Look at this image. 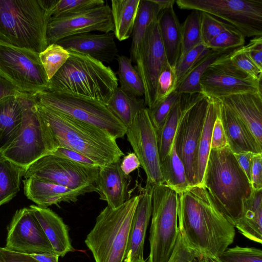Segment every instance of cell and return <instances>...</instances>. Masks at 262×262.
<instances>
[{"label": "cell", "mask_w": 262, "mask_h": 262, "mask_svg": "<svg viewBox=\"0 0 262 262\" xmlns=\"http://www.w3.org/2000/svg\"><path fill=\"white\" fill-rule=\"evenodd\" d=\"M178 194V229L184 242L199 257H216L233 243L234 226L203 185L191 186Z\"/></svg>", "instance_id": "6da1fadb"}, {"label": "cell", "mask_w": 262, "mask_h": 262, "mask_svg": "<svg viewBox=\"0 0 262 262\" xmlns=\"http://www.w3.org/2000/svg\"><path fill=\"white\" fill-rule=\"evenodd\" d=\"M36 108L57 146L89 158L99 167L121 160L124 154L116 139L94 126L58 113L36 103Z\"/></svg>", "instance_id": "7a4b0ae2"}, {"label": "cell", "mask_w": 262, "mask_h": 262, "mask_svg": "<svg viewBox=\"0 0 262 262\" xmlns=\"http://www.w3.org/2000/svg\"><path fill=\"white\" fill-rule=\"evenodd\" d=\"M202 185L220 211L234 226L253 189L228 145L210 150Z\"/></svg>", "instance_id": "3957f363"}, {"label": "cell", "mask_w": 262, "mask_h": 262, "mask_svg": "<svg viewBox=\"0 0 262 262\" xmlns=\"http://www.w3.org/2000/svg\"><path fill=\"white\" fill-rule=\"evenodd\" d=\"M68 51L69 58L49 80L48 91L106 104L118 87L116 74L110 67L89 55Z\"/></svg>", "instance_id": "277c9868"}, {"label": "cell", "mask_w": 262, "mask_h": 262, "mask_svg": "<svg viewBox=\"0 0 262 262\" xmlns=\"http://www.w3.org/2000/svg\"><path fill=\"white\" fill-rule=\"evenodd\" d=\"M50 18L45 0H0V43L40 53Z\"/></svg>", "instance_id": "5b68a950"}, {"label": "cell", "mask_w": 262, "mask_h": 262, "mask_svg": "<svg viewBox=\"0 0 262 262\" xmlns=\"http://www.w3.org/2000/svg\"><path fill=\"white\" fill-rule=\"evenodd\" d=\"M139 198L134 196L116 209L107 206L97 216L84 241L95 262H123Z\"/></svg>", "instance_id": "8992f818"}, {"label": "cell", "mask_w": 262, "mask_h": 262, "mask_svg": "<svg viewBox=\"0 0 262 262\" xmlns=\"http://www.w3.org/2000/svg\"><path fill=\"white\" fill-rule=\"evenodd\" d=\"M23 123L17 138L0 155L25 169L35 161L52 154L57 147L38 114L32 94L19 96Z\"/></svg>", "instance_id": "52a82bcc"}, {"label": "cell", "mask_w": 262, "mask_h": 262, "mask_svg": "<svg viewBox=\"0 0 262 262\" xmlns=\"http://www.w3.org/2000/svg\"><path fill=\"white\" fill-rule=\"evenodd\" d=\"M150 191L152 211L147 262H169L179 233L178 194L165 184L153 185Z\"/></svg>", "instance_id": "ba28073f"}, {"label": "cell", "mask_w": 262, "mask_h": 262, "mask_svg": "<svg viewBox=\"0 0 262 262\" xmlns=\"http://www.w3.org/2000/svg\"><path fill=\"white\" fill-rule=\"evenodd\" d=\"M32 97L38 104L101 129L116 139L126 134L127 127L103 103L48 91L34 94Z\"/></svg>", "instance_id": "9c48e42d"}, {"label": "cell", "mask_w": 262, "mask_h": 262, "mask_svg": "<svg viewBox=\"0 0 262 262\" xmlns=\"http://www.w3.org/2000/svg\"><path fill=\"white\" fill-rule=\"evenodd\" d=\"M181 116L174 137L176 149L182 161L190 186L196 185L198 143L209 98L201 93L180 95Z\"/></svg>", "instance_id": "30bf717a"}, {"label": "cell", "mask_w": 262, "mask_h": 262, "mask_svg": "<svg viewBox=\"0 0 262 262\" xmlns=\"http://www.w3.org/2000/svg\"><path fill=\"white\" fill-rule=\"evenodd\" d=\"M179 8L206 12L225 21L245 37L262 36L261 0H177Z\"/></svg>", "instance_id": "8fae6325"}, {"label": "cell", "mask_w": 262, "mask_h": 262, "mask_svg": "<svg viewBox=\"0 0 262 262\" xmlns=\"http://www.w3.org/2000/svg\"><path fill=\"white\" fill-rule=\"evenodd\" d=\"M39 54L0 43V76L22 93L48 91L49 80Z\"/></svg>", "instance_id": "7c38bea8"}, {"label": "cell", "mask_w": 262, "mask_h": 262, "mask_svg": "<svg viewBox=\"0 0 262 262\" xmlns=\"http://www.w3.org/2000/svg\"><path fill=\"white\" fill-rule=\"evenodd\" d=\"M99 169V167L85 166L49 154L29 166L25 170L24 177L37 178L73 190L96 188Z\"/></svg>", "instance_id": "4fadbf2b"}, {"label": "cell", "mask_w": 262, "mask_h": 262, "mask_svg": "<svg viewBox=\"0 0 262 262\" xmlns=\"http://www.w3.org/2000/svg\"><path fill=\"white\" fill-rule=\"evenodd\" d=\"M111 7L98 6L56 17H51L46 32L48 45L71 36L99 31L114 32Z\"/></svg>", "instance_id": "5bb4252c"}, {"label": "cell", "mask_w": 262, "mask_h": 262, "mask_svg": "<svg viewBox=\"0 0 262 262\" xmlns=\"http://www.w3.org/2000/svg\"><path fill=\"white\" fill-rule=\"evenodd\" d=\"M229 54L204 72L200 81L202 94L209 98L218 99L245 93H262L261 79H253L237 70L230 62Z\"/></svg>", "instance_id": "9a60e30c"}, {"label": "cell", "mask_w": 262, "mask_h": 262, "mask_svg": "<svg viewBox=\"0 0 262 262\" xmlns=\"http://www.w3.org/2000/svg\"><path fill=\"white\" fill-rule=\"evenodd\" d=\"M127 139L146 176L147 187L164 184L161 170L157 137L147 107L136 114L127 128Z\"/></svg>", "instance_id": "2e32d148"}, {"label": "cell", "mask_w": 262, "mask_h": 262, "mask_svg": "<svg viewBox=\"0 0 262 262\" xmlns=\"http://www.w3.org/2000/svg\"><path fill=\"white\" fill-rule=\"evenodd\" d=\"M134 63L143 81L145 105L151 108L156 104L158 77L168 63L157 19L147 28Z\"/></svg>", "instance_id": "e0dca14e"}, {"label": "cell", "mask_w": 262, "mask_h": 262, "mask_svg": "<svg viewBox=\"0 0 262 262\" xmlns=\"http://www.w3.org/2000/svg\"><path fill=\"white\" fill-rule=\"evenodd\" d=\"M6 242V248L19 253L55 254L29 207L18 209L15 212L7 228Z\"/></svg>", "instance_id": "ac0fdd59"}, {"label": "cell", "mask_w": 262, "mask_h": 262, "mask_svg": "<svg viewBox=\"0 0 262 262\" xmlns=\"http://www.w3.org/2000/svg\"><path fill=\"white\" fill-rule=\"evenodd\" d=\"M24 193L37 206L42 208L63 202L75 203L80 195L96 191V188L73 190L66 187L30 177L23 180Z\"/></svg>", "instance_id": "d6986e66"}, {"label": "cell", "mask_w": 262, "mask_h": 262, "mask_svg": "<svg viewBox=\"0 0 262 262\" xmlns=\"http://www.w3.org/2000/svg\"><path fill=\"white\" fill-rule=\"evenodd\" d=\"M113 32L84 33L64 38L56 43L67 50L89 55L102 63H110L118 53Z\"/></svg>", "instance_id": "ffe728a7"}, {"label": "cell", "mask_w": 262, "mask_h": 262, "mask_svg": "<svg viewBox=\"0 0 262 262\" xmlns=\"http://www.w3.org/2000/svg\"><path fill=\"white\" fill-rule=\"evenodd\" d=\"M216 99L245 124L262 147V93H245Z\"/></svg>", "instance_id": "44dd1931"}, {"label": "cell", "mask_w": 262, "mask_h": 262, "mask_svg": "<svg viewBox=\"0 0 262 262\" xmlns=\"http://www.w3.org/2000/svg\"><path fill=\"white\" fill-rule=\"evenodd\" d=\"M150 188L140 195L132 221L124 260L144 259V244L147 228L151 216Z\"/></svg>", "instance_id": "7402d4cb"}, {"label": "cell", "mask_w": 262, "mask_h": 262, "mask_svg": "<svg viewBox=\"0 0 262 262\" xmlns=\"http://www.w3.org/2000/svg\"><path fill=\"white\" fill-rule=\"evenodd\" d=\"M121 160L99 167L96 182L100 199L105 201L107 206L116 209L127 199L128 176L120 168Z\"/></svg>", "instance_id": "603a6c76"}, {"label": "cell", "mask_w": 262, "mask_h": 262, "mask_svg": "<svg viewBox=\"0 0 262 262\" xmlns=\"http://www.w3.org/2000/svg\"><path fill=\"white\" fill-rule=\"evenodd\" d=\"M29 208L39 223L56 255L63 257L67 253L74 251L68 227L59 216L48 208L35 205H31Z\"/></svg>", "instance_id": "cb8c5ba5"}, {"label": "cell", "mask_w": 262, "mask_h": 262, "mask_svg": "<svg viewBox=\"0 0 262 262\" xmlns=\"http://www.w3.org/2000/svg\"><path fill=\"white\" fill-rule=\"evenodd\" d=\"M219 102L220 116L228 145L233 153L251 151L262 154V147L258 145L249 128L229 108Z\"/></svg>", "instance_id": "d4e9b609"}, {"label": "cell", "mask_w": 262, "mask_h": 262, "mask_svg": "<svg viewBox=\"0 0 262 262\" xmlns=\"http://www.w3.org/2000/svg\"><path fill=\"white\" fill-rule=\"evenodd\" d=\"M19 96L11 95L0 99V152L17 138L21 130L23 117Z\"/></svg>", "instance_id": "484cf974"}, {"label": "cell", "mask_w": 262, "mask_h": 262, "mask_svg": "<svg viewBox=\"0 0 262 262\" xmlns=\"http://www.w3.org/2000/svg\"><path fill=\"white\" fill-rule=\"evenodd\" d=\"M157 21L167 62L174 69L181 54V24L173 7L161 11Z\"/></svg>", "instance_id": "4316f807"}, {"label": "cell", "mask_w": 262, "mask_h": 262, "mask_svg": "<svg viewBox=\"0 0 262 262\" xmlns=\"http://www.w3.org/2000/svg\"><path fill=\"white\" fill-rule=\"evenodd\" d=\"M234 226L249 239L262 243V189L253 190Z\"/></svg>", "instance_id": "83f0119b"}, {"label": "cell", "mask_w": 262, "mask_h": 262, "mask_svg": "<svg viewBox=\"0 0 262 262\" xmlns=\"http://www.w3.org/2000/svg\"><path fill=\"white\" fill-rule=\"evenodd\" d=\"M220 108L219 101L209 98L205 119L198 143L196 162V185H202L208 157L211 150V135Z\"/></svg>", "instance_id": "f1b7e54d"}, {"label": "cell", "mask_w": 262, "mask_h": 262, "mask_svg": "<svg viewBox=\"0 0 262 262\" xmlns=\"http://www.w3.org/2000/svg\"><path fill=\"white\" fill-rule=\"evenodd\" d=\"M141 0H112L111 12L115 36L123 41L132 35Z\"/></svg>", "instance_id": "f546056e"}, {"label": "cell", "mask_w": 262, "mask_h": 262, "mask_svg": "<svg viewBox=\"0 0 262 262\" xmlns=\"http://www.w3.org/2000/svg\"><path fill=\"white\" fill-rule=\"evenodd\" d=\"M112 113L127 128L137 113L145 107L144 98L132 96L118 87L106 103Z\"/></svg>", "instance_id": "4dcf8cb0"}, {"label": "cell", "mask_w": 262, "mask_h": 262, "mask_svg": "<svg viewBox=\"0 0 262 262\" xmlns=\"http://www.w3.org/2000/svg\"><path fill=\"white\" fill-rule=\"evenodd\" d=\"M234 50L235 49L223 51L210 50L208 53L199 61L179 82L174 92L179 95L202 94L200 81L204 72L212 64L224 56L229 54Z\"/></svg>", "instance_id": "1f68e13d"}, {"label": "cell", "mask_w": 262, "mask_h": 262, "mask_svg": "<svg viewBox=\"0 0 262 262\" xmlns=\"http://www.w3.org/2000/svg\"><path fill=\"white\" fill-rule=\"evenodd\" d=\"M164 183L178 194L187 191L190 187L184 165L177 155L174 139L168 154L161 162Z\"/></svg>", "instance_id": "d6a6232c"}, {"label": "cell", "mask_w": 262, "mask_h": 262, "mask_svg": "<svg viewBox=\"0 0 262 262\" xmlns=\"http://www.w3.org/2000/svg\"><path fill=\"white\" fill-rule=\"evenodd\" d=\"M161 10L153 0H141L132 34L130 59L134 62L136 54L150 24L157 19Z\"/></svg>", "instance_id": "836d02e7"}, {"label": "cell", "mask_w": 262, "mask_h": 262, "mask_svg": "<svg viewBox=\"0 0 262 262\" xmlns=\"http://www.w3.org/2000/svg\"><path fill=\"white\" fill-rule=\"evenodd\" d=\"M25 170L0 155V206L10 202L19 191Z\"/></svg>", "instance_id": "e575fe53"}, {"label": "cell", "mask_w": 262, "mask_h": 262, "mask_svg": "<svg viewBox=\"0 0 262 262\" xmlns=\"http://www.w3.org/2000/svg\"><path fill=\"white\" fill-rule=\"evenodd\" d=\"M118 70L117 74L120 89L127 94L140 98L144 96L142 79L132 60L124 55H118Z\"/></svg>", "instance_id": "d590c367"}, {"label": "cell", "mask_w": 262, "mask_h": 262, "mask_svg": "<svg viewBox=\"0 0 262 262\" xmlns=\"http://www.w3.org/2000/svg\"><path fill=\"white\" fill-rule=\"evenodd\" d=\"M180 116L181 107L179 99L171 109L161 129L157 134L160 162L171 150Z\"/></svg>", "instance_id": "8d00e7d4"}, {"label": "cell", "mask_w": 262, "mask_h": 262, "mask_svg": "<svg viewBox=\"0 0 262 262\" xmlns=\"http://www.w3.org/2000/svg\"><path fill=\"white\" fill-rule=\"evenodd\" d=\"M181 26L182 42L180 56L203 43L201 31V11L193 10Z\"/></svg>", "instance_id": "74e56055"}, {"label": "cell", "mask_w": 262, "mask_h": 262, "mask_svg": "<svg viewBox=\"0 0 262 262\" xmlns=\"http://www.w3.org/2000/svg\"><path fill=\"white\" fill-rule=\"evenodd\" d=\"M50 18L104 5L103 0H45Z\"/></svg>", "instance_id": "f35d334b"}, {"label": "cell", "mask_w": 262, "mask_h": 262, "mask_svg": "<svg viewBox=\"0 0 262 262\" xmlns=\"http://www.w3.org/2000/svg\"><path fill=\"white\" fill-rule=\"evenodd\" d=\"M41 64L50 80L66 62L70 56L69 51L55 43L49 45L39 54Z\"/></svg>", "instance_id": "ab89813d"}, {"label": "cell", "mask_w": 262, "mask_h": 262, "mask_svg": "<svg viewBox=\"0 0 262 262\" xmlns=\"http://www.w3.org/2000/svg\"><path fill=\"white\" fill-rule=\"evenodd\" d=\"M245 37L234 28L227 29L212 39L206 47L213 51H226L244 46Z\"/></svg>", "instance_id": "60d3db41"}, {"label": "cell", "mask_w": 262, "mask_h": 262, "mask_svg": "<svg viewBox=\"0 0 262 262\" xmlns=\"http://www.w3.org/2000/svg\"><path fill=\"white\" fill-rule=\"evenodd\" d=\"M209 50L205 45L202 43L180 57L174 68L177 85L193 67L208 53Z\"/></svg>", "instance_id": "b9f144b4"}, {"label": "cell", "mask_w": 262, "mask_h": 262, "mask_svg": "<svg viewBox=\"0 0 262 262\" xmlns=\"http://www.w3.org/2000/svg\"><path fill=\"white\" fill-rule=\"evenodd\" d=\"M216 257L221 262H262V251L255 247L236 246L228 248Z\"/></svg>", "instance_id": "7bdbcfd3"}, {"label": "cell", "mask_w": 262, "mask_h": 262, "mask_svg": "<svg viewBox=\"0 0 262 262\" xmlns=\"http://www.w3.org/2000/svg\"><path fill=\"white\" fill-rule=\"evenodd\" d=\"M179 97L180 95L174 91L152 108H147L156 134L161 129L171 109L178 101Z\"/></svg>", "instance_id": "ee69618b"}, {"label": "cell", "mask_w": 262, "mask_h": 262, "mask_svg": "<svg viewBox=\"0 0 262 262\" xmlns=\"http://www.w3.org/2000/svg\"><path fill=\"white\" fill-rule=\"evenodd\" d=\"M228 58L235 68L252 78H262V70L260 69L250 58L244 46L234 50L228 55Z\"/></svg>", "instance_id": "f6af8a7d"}, {"label": "cell", "mask_w": 262, "mask_h": 262, "mask_svg": "<svg viewBox=\"0 0 262 262\" xmlns=\"http://www.w3.org/2000/svg\"><path fill=\"white\" fill-rule=\"evenodd\" d=\"M234 28L205 12L201 11V31L203 43L205 46L223 31Z\"/></svg>", "instance_id": "bcb514c9"}, {"label": "cell", "mask_w": 262, "mask_h": 262, "mask_svg": "<svg viewBox=\"0 0 262 262\" xmlns=\"http://www.w3.org/2000/svg\"><path fill=\"white\" fill-rule=\"evenodd\" d=\"M177 85V81L174 69L167 63L158 78L155 105L174 92Z\"/></svg>", "instance_id": "7dc6e473"}, {"label": "cell", "mask_w": 262, "mask_h": 262, "mask_svg": "<svg viewBox=\"0 0 262 262\" xmlns=\"http://www.w3.org/2000/svg\"><path fill=\"white\" fill-rule=\"evenodd\" d=\"M51 154H53L85 166L100 167L96 162L89 158L78 152L69 148L58 147Z\"/></svg>", "instance_id": "c3c4849f"}, {"label": "cell", "mask_w": 262, "mask_h": 262, "mask_svg": "<svg viewBox=\"0 0 262 262\" xmlns=\"http://www.w3.org/2000/svg\"><path fill=\"white\" fill-rule=\"evenodd\" d=\"M228 145L227 140L220 116V108L214 121L211 135V149H219Z\"/></svg>", "instance_id": "681fc988"}, {"label": "cell", "mask_w": 262, "mask_h": 262, "mask_svg": "<svg viewBox=\"0 0 262 262\" xmlns=\"http://www.w3.org/2000/svg\"><path fill=\"white\" fill-rule=\"evenodd\" d=\"M244 48L252 61L262 70V36L254 37Z\"/></svg>", "instance_id": "f907efd6"}, {"label": "cell", "mask_w": 262, "mask_h": 262, "mask_svg": "<svg viewBox=\"0 0 262 262\" xmlns=\"http://www.w3.org/2000/svg\"><path fill=\"white\" fill-rule=\"evenodd\" d=\"M251 184L254 191L262 189V154L255 153L254 155Z\"/></svg>", "instance_id": "816d5d0a"}, {"label": "cell", "mask_w": 262, "mask_h": 262, "mask_svg": "<svg viewBox=\"0 0 262 262\" xmlns=\"http://www.w3.org/2000/svg\"><path fill=\"white\" fill-rule=\"evenodd\" d=\"M0 262H38L30 255L1 247Z\"/></svg>", "instance_id": "f5cc1de1"}, {"label": "cell", "mask_w": 262, "mask_h": 262, "mask_svg": "<svg viewBox=\"0 0 262 262\" xmlns=\"http://www.w3.org/2000/svg\"><path fill=\"white\" fill-rule=\"evenodd\" d=\"M255 154V153L251 151H245L238 154H233L238 164L245 173L250 183L251 180V171Z\"/></svg>", "instance_id": "db71d44e"}, {"label": "cell", "mask_w": 262, "mask_h": 262, "mask_svg": "<svg viewBox=\"0 0 262 262\" xmlns=\"http://www.w3.org/2000/svg\"><path fill=\"white\" fill-rule=\"evenodd\" d=\"M140 165L139 160L134 152H130L125 156L120 163L121 169L126 176H128Z\"/></svg>", "instance_id": "11a10c76"}, {"label": "cell", "mask_w": 262, "mask_h": 262, "mask_svg": "<svg viewBox=\"0 0 262 262\" xmlns=\"http://www.w3.org/2000/svg\"><path fill=\"white\" fill-rule=\"evenodd\" d=\"M24 93L19 91L9 81L0 76V99L8 96H20Z\"/></svg>", "instance_id": "9f6ffc18"}, {"label": "cell", "mask_w": 262, "mask_h": 262, "mask_svg": "<svg viewBox=\"0 0 262 262\" xmlns=\"http://www.w3.org/2000/svg\"><path fill=\"white\" fill-rule=\"evenodd\" d=\"M30 255L38 262H58L59 256L55 254H32Z\"/></svg>", "instance_id": "6f0895ef"}, {"label": "cell", "mask_w": 262, "mask_h": 262, "mask_svg": "<svg viewBox=\"0 0 262 262\" xmlns=\"http://www.w3.org/2000/svg\"><path fill=\"white\" fill-rule=\"evenodd\" d=\"M159 7L161 11L173 7L175 0H153Z\"/></svg>", "instance_id": "680465c9"}, {"label": "cell", "mask_w": 262, "mask_h": 262, "mask_svg": "<svg viewBox=\"0 0 262 262\" xmlns=\"http://www.w3.org/2000/svg\"><path fill=\"white\" fill-rule=\"evenodd\" d=\"M197 262H221L217 257L202 256L198 258Z\"/></svg>", "instance_id": "91938a15"}, {"label": "cell", "mask_w": 262, "mask_h": 262, "mask_svg": "<svg viewBox=\"0 0 262 262\" xmlns=\"http://www.w3.org/2000/svg\"><path fill=\"white\" fill-rule=\"evenodd\" d=\"M124 262H147L144 260V259H137V260H134L132 261H125L124 260Z\"/></svg>", "instance_id": "94428289"}, {"label": "cell", "mask_w": 262, "mask_h": 262, "mask_svg": "<svg viewBox=\"0 0 262 262\" xmlns=\"http://www.w3.org/2000/svg\"><path fill=\"white\" fill-rule=\"evenodd\" d=\"M0 248H1V247H0ZM0 254H1V252H0Z\"/></svg>", "instance_id": "6125c7cd"}]
</instances>
